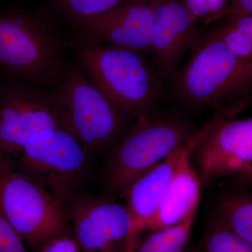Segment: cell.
I'll return each instance as SVG.
<instances>
[{
    "label": "cell",
    "mask_w": 252,
    "mask_h": 252,
    "mask_svg": "<svg viewBox=\"0 0 252 252\" xmlns=\"http://www.w3.org/2000/svg\"><path fill=\"white\" fill-rule=\"evenodd\" d=\"M225 23L252 38V16L226 17Z\"/></svg>",
    "instance_id": "obj_24"
},
{
    "label": "cell",
    "mask_w": 252,
    "mask_h": 252,
    "mask_svg": "<svg viewBox=\"0 0 252 252\" xmlns=\"http://www.w3.org/2000/svg\"><path fill=\"white\" fill-rule=\"evenodd\" d=\"M252 16V0H231L225 17Z\"/></svg>",
    "instance_id": "obj_23"
},
{
    "label": "cell",
    "mask_w": 252,
    "mask_h": 252,
    "mask_svg": "<svg viewBox=\"0 0 252 252\" xmlns=\"http://www.w3.org/2000/svg\"><path fill=\"white\" fill-rule=\"evenodd\" d=\"M152 55L164 79L170 82L184 56L201 42L204 34L185 0H152Z\"/></svg>",
    "instance_id": "obj_12"
},
{
    "label": "cell",
    "mask_w": 252,
    "mask_h": 252,
    "mask_svg": "<svg viewBox=\"0 0 252 252\" xmlns=\"http://www.w3.org/2000/svg\"><path fill=\"white\" fill-rule=\"evenodd\" d=\"M185 118L155 112L124 135L109 154L103 181L109 193L122 195L136 180L187 143L195 133Z\"/></svg>",
    "instance_id": "obj_3"
},
{
    "label": "cell",
    "mask_w": 252,
    "mask_h": 252,
    "mask_svg": "<svg viewBox=\"0 0 252 252\" xmlns=\"http://www.w3.org/2000/svg\"><path fill=\"white\" fill-rule=\"evenodd\" d=\"M52 94L64 126L89 157L117 144L129 116L77 68H70Z\"/></svg>",
    "instance_id": "obj_5"
},
{
    "label": "cell",
    "mask_w": 252,
    "mask_h": 252,
    "mask_svg": "<svg viewBox=\"0 0 252 252\" xmlns=\"http://www.w3.org/2000/svg\"><path fill=\"white\" fill-rule=\"evenodd\" d=\"M10 157H8V156L4 155V154H3L1 153V152H0V163L1 162L5 161V160H7V159H9Z\"/></svg>",
    "instance_id": "obj_26"
},
{
    "label": "cell",
    "mask_w": 252,
    "mask_h": 252,
    "mask_svg": "<svg viewBox=\"0 0 252 252\" xmlns=\"http://www.w3.org/2000/svg\"><path fill=\"white\" fill-rule=\"evenodd\" d=\"M182 252H198V251H192V250H191V251H190H190H185V250H184V251H182Z\"/></svg>",
    "instance_id": "obj_27"
},
{
    "label": "cell",
    "mask_w": 252,
    "mask_h": 252,
    "mask_svg": "<svg viewBox=\"0 0 252 252\" xmlns=\"http://www.w3.org/2000/svg\"><path fill=\"white\" fill-rule=\"evenodd\" d=\"M0 252H28L24 241L0 207Z\"/></svg>",
    "instance_id": "obj_20"
},
{
    "label": "cell",
    "mask_w": 252,
    "mask_h": 252,
    "mask_svg": "<svg viewBox=\"0 0 252 252\" xmlns=\"http://www.w3.org/2000/svg\"><path fill=\"white\" fill-rule=\"evenodd\" d=\"M0 207L25 243L36 252L72 235L64 204L16 170L11 158L0 163Z\"/></svg>",
    "instance_id": "obj_6"
},
{
    "label": "cell",
    "mask_w": 252,
    "mask_h": 252,
    "mask_svg": "<svg viewBox=\"0 0 252 252\" xmlns=\"http://www.w3.org/2000/svg\"><path fill=\"white\" fill-rule=\"evenodd\" d=\"M228 50L240 59L252 63V38L226 23L212 30Z\"/></svg>",
    "instance_id": "obj_18"
},
{
    "label": "cell",
    "mask_w": 252,
    "mask_h": 252,
    "mask_svg": "<svg viewBox=\"0 0 252 252\" xmlns=\"http://www.w3.org/2000/svg\"><path fill=\"white\" fill-rule=\"evenodd\" d=\"M0 64L23 80L49 88L59 86L69 70L59 32L18 12L0 13Z\"/></svg>",
    "instance_id": "obj_4"
},
{
    "label": "cell",
    "mask_w": 252,
    "mask_h": 252,
    "mask_svg": "<svg viewBox=\"0 0 252 252\" xmlns=\"http://www.w3.org/2000/svg\"><path fill=\"white\" fill-rule=\"evenodd\" d=\"M216 216L252 245V193L224 195L219 202Z\"/></svg>",
    "instance_id": "obj_15"
},
{
    "label": "cell",
    "mask_w": 252,
    "mask_h": 252,
    "mask_svg": "<svg viewBox=\"0 0 252 252\" xmlns=\"http://www.w3.org/2000/svg\"><path fill=\"white\" fill-rule=\"evenodd\" d=\"M65 210L81 252H127L132 222L125 205L79 193Z\"/></svg>",
    "instance_id": "obj_9"
},
{
    "label": "cell",
    "mask_w": 252,
    "mask_h": 252,
    "mask_svg": "<svg viewBox=\"0 0 252 252\" xmlns=\"http://www.w3.org/2000/svg\"><path fill=\"white\" fill-rule=\"evenodd\" d=\"M199 143L190 147L181 159L160 208L149 224L148 229L152 232L177 224L197 211L202 182L190 158Z\"/></svg>",
    "instance_id": "obj_14"
},
{
    "label": "cell",
    "mask_w": 252,
    "mask_h": 252,
    "mask_svg": "<svg viewBox=\"0 0 252 252\" xmlns=\"http://www.w3.org/2000/svg\"><path fill=\"white\" fill-rule=\"evenodd\" d=\"M17 155L16 170L53 194L64 206L79 193L89 170L90 157L66 127L36 136Z\"/></svg>",
    "instance_id": "obj_7"
},
{
    "label": "cell",
    "mask_w": 252,
    "mask_h": 252,
    "mask_svg": "<svg viewBox=\"0 0 252 252\" xmlns=\"http://www.w3.org/2000/svg\"><path fill=\"white\" fill-rule=\"evenodd\" d=\"M192 157L204 185L234 177L252 163V118L221 121L200 141Z\"/></svg>",
    "instance_id": "obj_10"
},
{
    "label": "cell",
    "mask_w": 252,
    "mask_h": 252,
    "mask_svg": "<svg viewBox=\"0 0 252 252\" xmlns=\"http://www.w3.org/2000/svg\"><path fill=\"white\" fill-rule=\"evenodd\" d=\"M80 21L81 41L152 55V0H127Z\"/></svg>",
    "instance_id": "obj_11"
},
{
    "label": "cell",
    "mask_w": 252,
    "mask_h": 252,
    "mask_svg": "<svg viewBox=\"0 0 252 252\" xmlns=\"http://www.w3.org/2000/svg\"><path fill=\"white\" fill-rule=\"evenodd\" d=\"M203 252H252V245L215 215L204 238Z\"/></svg>",
    "instance_id": "obj_17"
},
{
    "label": "cell",
    "mask_w": 252,
    "mask_h": 252,
    "mask_svg": "<svg viewBox=\"0 0 252 252\" xmlns=\"http://www.w3.org/2000/svg\"><path fill=\"white\" fill-rule=\"evenodd\" d=\"M77 56L89 79L129 117L143 120L165 94L164 77L144 54L79 41Z\"/></svg>",
    "instance_id": "obj_2"
},
{
    "label": "cell",
    "mask_w": 252,
    "mask_h": 252,
    "mask_svg": "<svg viewBox=\"0 0 252 252\" xmlns=\"http://www.w3.org/2000/svg\"><path fill=\"white\" fill-rule=\"evenodd\" d=\"M39 252H81V250L75 239L69 235L54 239Z\"/></svg>",
    "instance_id": "obj_22"
},
{
    "label": "cell",
    "mask_w": 252,
    "mask_h": 252,
    "mask_svg": "<svg viewBox=\"0 0 252 252\" xmlns=\"http://www.w3.org/2000/svg\"><path fill=\"white\" fill-rule=\"evenodd\" d=\"M196 212H192L177 224L153 231L142 243L137 244L135 252L184 251L191 232Z\"/></svg>",
    "instance_id": "obj_16"
},
{
    "label": "cell",
    "mask_w": 252,
    "mask_h": 252,
    "mask_svg": "<svg viewBox=\"0 0 252 252\" xmlns=\"http://www.w3.org/2000/svg\"><path fill=\"white\" fill-rule=\"evenodd\" d=\"M231 185L235 189L248 188L252 186V163L232 177Z\"/></svg>",
    "instance_id": "obj_25"
},
{
    "label": "cell",
    "mask_w": 252,
    "mask_h": 252,
    "mask_svg": "<svg viewBox=\"0 0 252 252\" xmlns=\"http://www.w3.org/2000/svg\"><path fill=\"white\" fill-rule=\"evenodd\" d=\"M210 130V126L205 124L195 131L187 143L136 180L122 194L132 222L127 252H135L139 235L148 229L160 208L169 184L184 154L190 147L203 140Z\"/></svg>",
    "instance_id": "obj_13"
},
{
    "label": "cell",
    "mask_w": 252,
    "mask_h": 252,
    "mask_svg": "<svg viewBox=\"0 0 252 252\" xmlns=\"http://www.w3.org/2000/svg\"><path fill=\"white\" fill-rule=\"evenodd\" d=\"M185 1L194 21L205 25L212 23L209 0H185Z\"/></svg>",
    "instance_id": "obj_21"
},
{
    "label": "cell",
    "mask_w": 252,
    "mask_h": 252,
    "mask_svg": "<svg viewBox=\"0 0 252 252\" xmlns=\"http://www.w3.org/2000/svg\"><path fill=\"white\" fill-rule=\"evenodd\" d=\"M127 0H66L69 11L79 20L103 14Z\"/></svg>",
    "instance_id": "obj_19"
},
{
    "label": "cell",
    "mask_w": 252,
    "mask_h": 252,
    "mask_svg": "<svg viewBox=\"0 0 252 252\" xmlns=\"http://www.w3.org/2000/svg\"><path fill=\"white\" fill-rule=\"evenodd\" d=\"M169 94L186 108L212 109L230 117L252 94V63L232 54L211 31L170 81Z\"/></svg>",
    "instance_id": "obj_1"
},
{
    "label": "cell",
    "mask_w": 252,
    "mask_h": 252,
    "mask_svg": "<svg viewBox=\"0 0 252 252\" xmlns=\"http://www.w3.org/2000/svg\"><path fill=\"white\" fill-rule=\"evenodd\" d=\"M65 127L52 94L19 80L0 84V152L11 157L36 136Z\"/></svg>",
    "instance_id": "obj_8"
}]
</instances>
